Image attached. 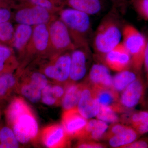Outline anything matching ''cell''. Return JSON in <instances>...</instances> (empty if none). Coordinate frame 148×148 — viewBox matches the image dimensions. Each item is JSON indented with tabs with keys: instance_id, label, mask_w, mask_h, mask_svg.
<instances>
[{
	"instance_id": "cell-1",
	"label": "cell",
	"mask_w": 148,
	"mask_h": 148,
	"mask_svg": "<svg viewBox=\"0 0 148 148\" xmlns=\"http://www.w3.org/2000/svg\"><path fill=\"white\" fill-rule=\"evenodd\" d=\"M16 139L24 145L33 143L38 136V122L33 111L23 98H15L7 112Z\"/></svg>"
},
{
	"instance_id": "cell-2",
	"label": "cell",
	"mask_w": 148,
	"mask_h": 148,
	"mask_svg": "<svg viewBox=\"0 0 148 148\" xmlns=\"http://www.w3.org/2000/svg\"><path fill=\"white\" fill-rule=\"evenodd\" d=\"M120 13L112 8L98 25L92 40L95 57L103 63L105 55L120 43L122 36Z\"/></svg>"
},
{
	"instance_id": "cell-3",
	"label": "cell",
	"mask_w": 148,
	"mask_h": 148,
	"mask_svg": "<svg viewBox=\"0 0 148 148\" xmlns=\"http://www.w3.org/2000/svg\"><path fill=\"white\" fill-rule=\"evenodd\" d=\"M90 15L75 9L66 8L61 11V19L69 29L72 39L80 47H89L93 33Z\"/></svg>"
},
{
	"instance_id": "cell-4",
	"label": "cell",
	"mask_w": 148,
	"mask_h": 148,
	"mask_svg": "<svg viewBox=\"0 0 148 148\" xmlns=\"http://www.w3.org/2000/svg\"><path fill=\"white\" fill-rule=\"evenodd\" d=\"M122 37V43L131 56V68L137 73H141L147 40L143 34L130 24L123 26Z\"/></svg>"
},
{
	"instance_id": "cell-5",
	"label": "cell",
	"mask_w": 148,
	"mask_h": 148,
	"mask_svg": "<svg viewBox=\"0 0 148 148\" xmlns=\"http://www.w3.org/2000/svg\"><path fill=\"white\" fill-rule=\"evenodd\" d=\"M146 85L141 73L123 91L120 97L121 106L128 112L144 101Z\"/></svg>"
},
{
	"instance_id": "cell-6",
	"label": "cell",
	"mask_w": 148,
	"mask_h": 148,
	"mask_svg": "<svg viewBox=\"0 0 148 148\" xmlns=\"http://www.w3.org/2000/svg\"><path fill=\"white\" fill-rule=\"evenodd\" d=\"M42 144L47 148H60L69 147L72 139L66 133L62 124L47 126L41 133Z\"/></svg>"
},
{
	"instance_id": "cell-7",
	"label": "cell",
	"mask_w": 148,
	"mask_h": 148,
	"mask_svg": "<svg viewBox=\"0 0 148 148\" xmlns=\"http://www.w3.org/2000/svg\"><path fill=\"white\" fill-rule=\"evenodd\" d=\"M71 65V54H62L53 64L47 66L43 74L55 82L66 84L69 82Z\"/></svg>"
},
{
	"instance_id": "cell-8",
	"label": "cell",
	"mask_w": 148,
	"mask_h": 148,
	"mask_svg": "<svg viewBox=\"0 0 148 148\" xmlns=\"http://www.w3.org/2000/svg\"><path fill=\"white\" fill-rule=\"evenodd\" d=\"M103 64L109 69L121 72L131 68V57L122 42H120L105 55Z\"/></svg>"
},
{
	"instance_id": "cell-9",
	"label": "cell",
	"mask_w": 148,
	"mask_h": 148,
	"mask_svg": "<svg viewBox=\"0 0 148 148\" xmlns=\"http://www.w3.org/2000/svg\"><path fill=\"white\" fill-rule=\"evenodd\" d=\"M73 49L71 54V65L69 82L77 83L84 77L87 73L89 47Z\"/></svg>"
},
{
	"instance_id": "cell-10",
	"label": "cell",
	"mask_w": 148,
	"mask_h": 148,
	"mask_svg": "<svg viewBox=\"0 0 148 148\" xmlns=\"http://www.w3.org/2000/svg\"><path fill=\"white\" fill-rule=\"evenodd\" d=\"M62 125L71 139H77L86 126L88 119L82 115L77 108L64 110Z\"/></svg>"
},
{
	"instance_id": "cell-11",
	"label": "cell",
	"mask_w": 148,
	"mask_h": 148,
	"mask_svg": "<svg viewBox=\"0 0 148 148\" xmlns=\"http://www.w3.org/2000/svg\"><path fill=\"white\" fill-rule=\"evenodd\" d=\"M81 96L77 108L80 113L86 119L96 116L100 109V105L95 90L84 82Z\"/></svg>"
},
{
	"instance_id": "cell-12",
	"label": "cell",
	"mask_w": 148,
	"mask_h": 148,
	"mask_svg": "<svg viewBox=\"0 0 148 148\" xmlns=\"http://www.w3.org/2000/svg\"><path fill=\"white\" fill-rule=\"evenodd\" d=\"M50 40L57 49H75L69 29L62 20H56L51 24L49 29Z\"/></svg>"
},
{
	"instance_id": "cell-13",
	"label": "cell",
	"mask_w": 148,
	"mask_h": 148,
	"mask_svg": "<svg viewBox=\"0 0 148 148\" xmlns=\"http://www.w3.org/2000/svg\"><path fill=\"white\" fill-rule=\"evenodd\" d=\"M112 80L108 68L103 63H98L92 65L84 82L94 90H98L112 88Z\"/></svg>"
},
{
	"instance_id": "cell-14",
	"label": "cell",
	"mask_w": 148,
	"mask_h": 148,
	"mask_svg": "<svg viewBox=\"0 0 148 148\" xmlns=\"http://www.w3.org/2000/svg\"><path fill=\"white\" fill-rule=\"evenodd\" d=\"M49 18L50 15L48 10L35 5L32 7L20 10L15 16L16 22L18 24L31 26L45 24Z\"/></svg>"
},
{
	"instance_id": "cell-15",
	"label": "cell",
	"mask_w": 148,
	"mask_h": 148,
	"mask_svg": "<svg viewBox=\"0 0 148 148\" xmlns=\"http://www.w3.org/2000/svg\"><path fill=\"white\" fill-rule=\"evenodd\" d=\"M124 114L120 119L125 125L130 126L141 136L148 132V111H137Z\"/></svg>"
},
{
	"instance_id": "cell-16",
	"label": "cell",
	"mask_w": 148,
	"mask_h": 148,
	"mask_svg": "<svg viewBox=\"0 0 148 148\" xmlns=\"http://www.w3.org/2000/svg\"><path fill=\"white\" fill-rule=\"evenodd\" d=\"M94 90L100 106L110 108L117 113L127 112L120 102L119 92L114 90L112 87L108 89Z\"/></svg>"
},
{
	"instance_id": "cell-17",
	"label": "cell",
	"mask_w": 148,
	"mask_h": 148,
	"mask_svg": "<svg viewBox=\"0 0 148 148\" xmlns=\"http://www.w3.org/2000/svg\"><path fill=\"white\" fill-rule=\"evenodd\" d=\"M108 127L107 123L100 120H88L84 130L77 140L99 142L102 140Z\"/></svg>"
},
{
	"instance_id": "cell-18",
	"label": "cell",
	"mask_w": 148,
	"mask_h": 148,
	"mask_svg": "<svg viewBox=\"0 0 148 148\" xmlns=\"http://www.w3.org/2000/svg\"><path fill=\"white\" fill-rule=\"evenodd\" d=\"M84 83L68 82L61 104L64 110L77 108L81 96Z\"/></svg>"
},
{
	"instance_id": "cell-19",
	"label": "cell",
	"mask_w": 148,
	"mask_h": 148,
	"mask_svg": "<svg viewBox=\"0 0 148 148\" xmlns=\"http://www.w3.org/2000/svg\"><path fill=\"white\" fill-rule=\"evenodd\" d=\"M71 8L87 14L95 15L100 13L103 8L101 0H65Z\"/></svg>"
},
{
	"instance_id": "cell-20",
	"label": "cell",
	"mask_w": 148,
	"mask_h": 148,
	"mask_svg": "<svg viewBox=\"0 0 148 148\" xmlns=\"http://www.w3.org/2000/svg\"><path fill=\"white\" fill-rule=\"evenodd\" d=\"M141 135L130 126L114 135L108 140L111 147L121 148L123 146L132 143L140 138Z\"/></svg>"
},
{
	"instance_id": "cell-21",
	"label": "cell",
	"mask_w": 148,
	"mask_h": 148,
	"mask_svg": "<svg viewBox=\"0 0 148 148\" xmlns=\"http://www.w3.org/2000/svg\"><path fill=\"white\" fill-rule=\"evenodd\" d=\"M140 73H137L132 68L119 72L112 77V88L119 92L123 91Z\"/></svg>"
},
{
	"instance_id": "cell-22",
	"label": "cell",
	"mask_w": 148,
	"mask_h": 148,
	"mask_svg": "<svg viewBox=\"0 0 148 148\" xmlns=\"http://www.w3.org/2000/svg\"><path fill=\"white\" fill-rule=\"evenodd\" d=\"M33 42L37 50L42 51L45 50L50 40L49 30L45 24H39L33 30Z\"/></svg>"
},
{
	"instance_id": "cell-23",
	"label": "cell",
	"mask_w": 148,
	"mask_h": 148,
	"mask_svg": "<svg viewBox=\"0 0 148 148\" xmlns=\"http://www.w3.org/2000/svg\"><path fill=\"white\" fill-rule=\"evenodd\" d=\"M33 30L31 26L20 24L14 34V45L16 49H21L32 36Z\"/></svg>"
},
{
	"instance_id": "cell-24",
	"label": "cell",
	"mask_w": 148,
	"mask_h": 148,
	"mask_svg": "<svg viewBox=\"0 0 148 148\" xmlns=\"http://www.w3.org/2000/svg\"><path fill=\"white\" fill-rule=\"evenodd\" d=\"M18 89L21 95L32 103H38L41 99L42 90L25 81L22 80Z\"/></svg>"
},
{
	"instance_id": "cell-25",
	"label": "cell",
	"mask_w": 148,
	"mask_h": 148,
	"mask_svg": "<svg viewBox=\"0 0 148 148\" xmlns=\"http://www.w3.org/2000/svg\"><path fill=\"white\" fill-rule=\"evenodd\" d=\"M19 143L12 130L8 127L0 130V148H18Z\"/></svg>"
},
{
	"instance_id": "cell-26",
	"label": "cell",
	"mask_w": 148,
	"mask_h": 148,
	"mask_svg": "<svg viewBox=\"0 0 148 148\" xmlns=\"http://www.w3.org/2000/svg\"><path fill=\"white\" fill-rule=\"evenodd\" d=\"M117 113L112 109L105 106H100V111L96 117L97 119L106 123H113L120 121Z\"/></svg>"
},
{
	"instance_id": "cell-27",
	"label": "cell",
	"mask_w": 148,
	"mask_h": 148,
	"mask_svg": "<svg viewBox=\"0 0 148 148\" xmlns=\"http://www.w3.org/2000/svg\"><path fill=\"white\" fill-rule=\"evenodd\" d=\"M22 80L33 85L41 90H42L49 83L47 77L43 73L39 72L33 73Z\"/></svg>"
},
{
	"instance_id": "cell-28",
	"label": "cell",
	"mask_w": 148,
	"mask_h": 148,
	"mask_svg": "<svg viewBox=\"0 0 148 148\" xmlns=\"http://www.w3.org/2000/svg\"><path fill=\"white\" fill-rule=\"evenodd\" d=\"M16 84V79L12 74L6 73L0 76V97L6 95Z\"/></svg>"
},
{
	"instance_id": "cell-29",
	"label": "cell",
	"mask_w": 148,
	"mask_h": 148,
	"mask_svg": "<svg viewBox=\"0 0 148 148\" xmlns=\"http://www.w3.org/2000/svg\"><path fill=\"white\" fill-rule=\"evenodd\" d=\"M42 101L44 104L49 106H58L61 104L51 91V84L49 83L42 90Z\"/></svg>"
},
{
	"instance_id": "cell-30",
	"label": "cell",
	"mask_w": 148,
	"mask_h": 148,
	"mask_svg": "<svg viewBox=\"0 0 148 148\" xmlns=\"http://www.w3.org/2000/svg\"><path fill=\"white\" fill-rule=\"evenodd\" d=\"M130 3L140 16L148 20V0H130Z\"/></svg>"
},
{
	"instance_id": "cell-31",
	"label": "cell",
	"mask_w": 148,
	"mask_h": 148,
	"mask_svg": "<svg viewBox=\"0 0 148 148\" xmlns=\"http://www.w3.org/2000/svg\"><path fill=\"white\" fill-rule=\"evenodd\" d=\"M128 125L121 123L118 122L112 123L109 126L107 131L105 132L103 135L102 140L105 141H108L111 137L114 135L118 134L120 132L123 131L128 127Z\"/></svg>"
},
{
	"instance_id": "cell-32",
	"label": "cell",
	"mask_w": 148,
	"mask_h": 148,
	"mask_svg": "<svg viewBox=\"0 0 148 148\" xmlns=\"http://www.w3.org/2000/svg\"><path fill=\"white\" fill-rule=\"evenodd\" d=\"M12 24L8 21L0 23V40L6 41L12 38L14 33Z\"/></svg>"
},
{
	"instance_id": "cell-33",
	"label": "cell",
	"mask_w": 148,
	"mask_h": 148,
	"mask_svg": "<svg viewBox=\"0 0 148 148\" xmlns=\"http://www.w3.org/2000/svg\"><path fill=\"white\" fill-rule=\"evenodd\" d=\"M75 147L81 148H104L107 146L98 142L88 140H79Z\"/></svg>"
},
{
	"instance_id": "cell-34",
	"label": "cell",
	"mask_w": 148,
	"mask_h": 148,
	"mask_svg": "<svg viewBox=\"0 0 148 148\" xmlns=\"http://www.w3.org/2000/svg\"><path fill=\"white\" fill-rule=\"evenodd\" d=\"M11 54V52L8 48L0 46V72L3 71L5 62L10 58Z\"/></svg>"
},
{
	"instance_id": "cell-35",
	"label": "cell",
	"mask_w": 148,
	"mask_h": 148,
	"mask_svg": "<svg viewBox=\"0 0 148 148\" xmlns=\"http://www.w3.org/2000/svg\"><path fill=\"white\" fill-rule=\"evenodd\" d=\"M112 3V7L115 8L121 14L126 13L128 1L127 0H110Z\"/></svg>"
},
{
	"instance_id": "cell-36",
	"label": "cell",
	"mask_w": 148,
	"mask_h": 148,
	"mask_svg": "<svg viewBox=\"0 0 148 148\" xmlns=\"http://www.w3.org/2000/svg\"><path fill=\"white\" fill-rule=\"evenodd\" d=\"M148 148V138L138 139L132 143L122 147L121 148Z\"/></svg>"
},
{
	"instance_id": "cell-37",
	"label": "cell",
	"mask_w": 148,
	"mask_h": 148,
	"mask_svg": "<svg viewBox=\"0 0 148 148\" xmlns=\"http://www.w3.org/2000/svg\"><path fill=\"white\" fill-rule=\"evenodd\" d=\"M35 5L38 6L47 10L53 8V4L52 0H29Z\"/></svg>"
},
{
	"instance_id": "cell-38",
	"label": "cell",
	"mask_w": 148,
	"mask_h": 148,
	"mask_svg": "<svg viewBox=\"0 0 148 148\" xmlns=\"http://www.w3.org/2000/svg\"><path fill=\"white\" fill-rule=\"evenodd\" d=\"M10 12L7 9L0 8V23L8 21L10 18Z\"/></svg>"
},
{
	"instance_id": "cell-39",
	"label": "cell",
	"mask_w": 148,
	"mask_h": 148,
	"mask_svg": "<svg viewBox=\"0 0 148 148\" xmlns=\"http://www.w3.org/2000/svg\"><path fill=\"white\" fill-rule=\"evenodd\" d=\"M143 65L145 66V71L146 78L148 84V40L147 41V46H146L145 56H144Z\"/></svg>"
}]
</instances>
